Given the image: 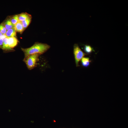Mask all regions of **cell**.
<instances>
[{
  "label": "cell",
  "instance_id": "6",
  "mask_svg": "<svg viewBox=\"0 0 128 128\" xmlns=\"http://www.w3.org/2000/svg\"><path fill=\"white\" fill-rule=\"evenodd\" d=\"M16 32L14 28H11L7 31L5 34L7 37H16Z\"/></svg>",
  "mask_w": 128,
  "mask_h": 128
},
{
  "label": "cell",
  "instance_id": "13",
  "mask_svg": "<svg viewBox=\"0 0 128 128\" xmlns=\"http://www.w3.org/2000/svg\"><path fill=\"white\" fill-rule=\"evenodd\" d=\"M12 23L14 25L19 21L18 15H15L13 16L10 20Z\"/></svg>",
  "mask_w": 128,
  "mask_h": 128
},
{
  "label": "cell",
  "instance_id": "2",
  "mask_svg": "<svg viewBox=\"0 0 128 128\" xmlns=\"http://www.w3.org/2000/svg\"><path fill=\"white\" fill-rule=\"evenodd\" d=\"M40 55L38 54H34L24 58L23 61L28 69L32 70L36 66Z\"/></svg>",
  "mask_w": 128,
  "mask_h": 128
},
{
  "label": "cell",
  "instance_id": "15",
  "mask_svg": "<svg viewBox=\"0 0 128 128\" xmlns=\"http://www.w3.org/2000/svg\"><path fill=\"white\" fill-rule=\"evenodd\" d=\"M4 39L2 38L0 39V47L2 48L3 45Z\"/></svg>",
  "mask_w": 128,
  "mask_h": 128
},
{
  "label": "cell",
  "instance_id": "10",
  "mask_svg": "<svg viewBox=\"0 0 128 128\" xmlns=\"http://www.w3.org/2000/svg\"><path fill=\"white\" fill-rule=\"evenodd\" d=\"M7 30L14 27V25L12 23L9 19L7 20L4 24Z\"/></svg>",
  "mask_w": 128,
  "mask_h": 128
},
{
  "label": "cell",
  "instance_id": "4",
  "mask_svg": "<svg viewBox=\"0 0 128 128\" xmlns=\"http://www.w3.org/2000/svg\"><path fill=\"white\" fill-rule=\"evenodd\" d=\"M8 38V44L10 47L12 48H13L17 45L18 41L16 37H12Z\"/></svg>",
  "mask_w": 128,
  "mask_h": 128
},
{
  "label": "cell",
  "instance_id": "3",
  "mask_svg": "<svg viewBox=\"0 0 128 128\" xmlns=\"http://www.w3.org/2000/svg\"><path fill=\"white\" fill-rule=\"evenodd\" d=\"M73 54L76 66H79V62L86 54L84 53L81 50L78 45L75 44L73 46Z\"/></svg>",
  "mask_w": 128,
  "mask_h": 128
},
{
  "label": "cell",
  "instance_id": "16",
  "mask_svg": "<svg viewBox=\"0 0 128 128\" xmlns=\"http://www.w3.org/2000/svg\"><path fill=\"white\" fill-rule=\"evenodd\" d=\"M3 34L0 32V39L1 38Z\"/></svg>",
  "mask_w": 128,
  "mask_h": 128
},
{
  "label": "cell",
  "instance_id": "1",
  "mask_svg": "<svg viewBox=\"0 0 128 128\" xmlns=\"http://www.w3.org/2000/svg\"><path fill=\"white\" fill-rule=\"evenodd\" d=\"M50 47L49 45L46 43L39 42L35 43L31 47L26 48H21L24 53L25 57L34 54L41 55L46 52Z\"/></svg>",
  "mask_w": 128,
  "mask_h": 128
},
{
  "label": "cell",
  "instance_id": "12",
  "mask_svg": "<svg viewBox=\"0 0 128 128\" xmlns=\"http://www.w3.org/2000/svg\"><path fill=\"white\" fill-rule=\"evenodd\" d=\"M84 50L85 52L87 54L91 53L94 50L93 48L90 46L88 45L85 46Z\"/></svg>",
  "mask_w": 128,
  "mask_h": 128
},
{
  "label": "cell",
  "instance_id": "5",
  "mask_svg": "<svg viewBox=\"0 0 128 128\" xmlns=\"http://www.w3.org/2000/svg\"><path fill=\"white\" fill-rule=\"evenodd\" d=\"M14 28L16 32L21 33L24 30L21 22L19 21L14 25Z\"/></svg>",
  "mask_w": 128,
  "mask_h": 128
},
{
  "label": "cell",
  "instance_id": "14",
  "mask_svg": "<svg viewBox=\"0 0 128 128\" xmlns=\"http://www.w3.org/2000/svg\"><path fill=\"white\" fill-rule=\"evenodd\" d=\"M6 29L3 24H0V32L3 34H5L6 32Z\"/></svg>",
  "mask_w": 128,
  "mask_h": 128
},
{
  "label": "cell",
  "instance_id": "9",
  "mask_svg": "<svg viewBox=\"0 0 128 128\" xmlns=\"http://www.w3.org/2000/svg\"><path fill=\"white\" fill-rule=\"evenodd\" d=\"M81 62L82 65L85 67H87L90 65L91 61L89 58L83 57L81 59Z\"/></svg>",
  "mask_w": 128,
  "mask_h": 128
},
{
  "label": "cell",
  "instance_id": "7",
  "mask_svg": "<svg viewBox=\"0 0 128 128\" xmlns=\"http://www.w3.org/2000/svg\"><path fill=\"white\" fill-rule=\"evenodd\" d=\"M8 37H6L3 40V45L2 48L4 50H12V48L9 46L8 42Z\"/></svg>",
  "mask_w": 128,
  "mask_h": 128
},
{
  "label": "cell",
  "instance_id": "8",
  "mask_svg": "<svg viewBox=\"0 0 128 128\" xmlns=\"http://www.w3.org/2000/svg\"><path fill=\"white\" fill-rule=\"evenodd\" d=\"M31 15L26 13H23L18 15V21H22L32 18Z\"/></svg>",
  "mask_w": 128,
  "mask_h": 128
},
{
  "label": "cell",
  "instance_id": "11",
  "mask_svg": "<svg viewBox=\"0 0 128 128\" xmlns=\"http://www.w3.org/2000/svg\"><path fill=\"white\" fill-rule=\"evenodd\" d=\"M31 18H31L21 21L24 29L26 28L30 24Z\"/></svg>",
  "mask_w": 128,
  "mask_h": 128
}]
</instances>
